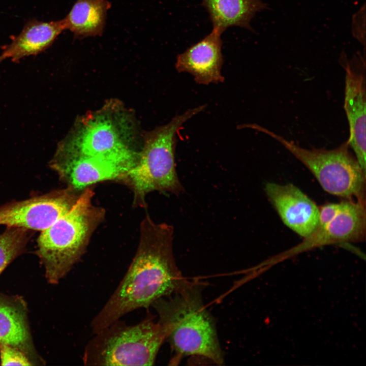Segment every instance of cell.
I'll use <instances>...</instances> for the list:
<instances>
[{
  "mask_svg": "<svg viewBox=\"0 0 366 366\" xmlns=\"http://www.w3.org/2000/svg\"><path fill=\"white\" fill-rule=\"evenodd\" d=\"M95 334L83 352L86 365H152L166 340L151 315L133 325L119 319Z\"/></svg>",
  "mask_w": 366,
  "mask_h": 366,
  "instance_id": "5",
  "label": "cell"
},
{
  "mask_svg": "<svg viewBox=\"0 0 366 366\" xmlns=\"http://www.w3.org/2000/svg\"><path fill=\"white\" fill-rule=\"evenodd\" d=\"M365 5L361 8L353 17L352 29L353 36L357 38L363 45H365Z\"/></svg>",
  "mask_w": 366,
  "mask_h": 366,
  "instance_id": "20",
  "label": "cell"
},
{
  "mask_svg": "<svg viewBox=\"0 0 366 366\" xmlns=\"http://www.w3.org/2000/svg\"><path fill=\"white\" fill-rule=\"evenodd\" d=\"M50 166L68 188L82 191L105 180H124L129 169L105 160L67 151L57 148Z\"/></svg>",
  "mask_w": 366,
  "mask_h": 366,
  "instance_id": "11",
  "label": "cell"
},
{
  "mask_svg": "<svg viewBox=\"0 0 366 366\" xmlns=\"http://www.w3.org/2000/svg\"><path fill=\"white\" fill-rule=\"evenodd\" d=\"M94 196L92 188L83 190L72 208L38 237V253L52 284H57L81 259L104 219L105 210L93 203Z\"/></svg>",
  "mask_w": 366,
  "mask_h": 366,
  "instance_id": "3",
  "label": "cell"
},
{
  "mask_svg": "<svg viewBox=\"0 0 366 366\" xmlns=\"http://www.w3.org/2000/svg\"><path fill=\"white\" fill-rule=\"evenodd\" d=\"M2 365H31L27 357L14 346L0 343Z\"/></svg>",
  "mask_w": 366,
  "mask_h": 366,
  "instance_id": "19",
  "label": "cell"
},
{
  "mask_svg": "<svg viewBox=\"0 0 366 366\" xmlns=\"http://www.w3.org/2000/svg\"><path fill=\"white\" fill-rule=\"evenodd\" d=\"M66 29L62 20L49 22L30 20L21 32L4 46L2 55L17 62L24 57L36 55L48 49Z\"/></svg>",
  "mask_w": 366,
  "mask_h": 366,
  "instance_id": "14",
  "label": "cell"
},
{
  "mask_svg": "<svg viewBox=\"0 0 366 366\" xmlns=\"http://www.w3.org/2000/svg\"><path fill=\"white\" fill-rule=\"evenodd\" d=\"M26 231L9 227L0 234V273L22 251L27 241Z\"/></svg>",
  "mask_w": 366,
  "mask_h": 366,
  "instance_id": "18",
  "label": "cell"
},
{
  "mask_svg": "<svg viewBox=\"0 0 366 366\" xmlns=\"http://www.w3.org/2000/svg\"><path fill=\"white\" fill-rule=\"evenodd\" d=\"M201 286L188 281L152 306L172 349L180 357L198 356L217 364L224 362L214 321L202 298Z\"/></svg>",
  "mask_w": 366,
  "mask_h": 366,
  "instance_id": "2",
  "label": "cell"
},
{
  "mask_svg": "<svg viewBox=\"0 0 366 366\" xmlns=\"http://www.w3.org/2000/svg\"><path fill=\"white\" fill-rule=\"evenodd\" d=\"M173 239L172 226L156 223L148 215L145 217L140 224L137 251L128 270L91 322L94 333L129 312L148 308L186 283L188 280L175 263Z\"/></svg>",
  "mask_w": 366,
  "mask_h": 366,
  "instance_id": "1",
  "label": "cell"
},
{
  "mask_svg": "<svg viewBox=\"0 0 366 366\" xmlns=\"http://www.w3.org/2000/svg\"><path fill=\"white\" fill-rule=\"evenodd\" d=\"M221 35L212 29L203 39L178 54L175 64L177 72L192 74L199 84L224 82L221 71L224 62Z\"/></svg>",
  "mask_w": 366,
  "mask_h": 366,
  "instance_id": "13",
  "label": "cell"
},
{
  "mask_svg": "<svg viewBox=\"0 0 366 366\" xmlns=\"http://www.w3.org/2000/svg\"><path fill=\"white\" fill-rule=\"evenodd\" d=\"M111 4L107 0H77L63 20L77 38L101 36Z\"/></svg>",
  "mask_w": 366,
  "mask_h": 366,
  "instance_id": "16",
  "label": "cell"
},
{
  "mask_svg": "<svg viewBox=\"0 0 366 366\" xmlns=\"http://www.w3.org/2000/svg\"><path fill=\"white\" fill-rule=\"evenodd\" d=\"M248 127L282 144L312 172L326 192L365 204L366 173L350 151L348 140L332 149H307L257 124Z\"/></svg>",
  "mask_w": 366,
  "mask_h": 366,
  "instance_id": "6",
  "label": "cell"
},
{
  "mask_svg": "<svg viewBox=\"0 0 366 366\" xmlns=\"http://www.w3.org/2000/svg\"><path fill=\"white\" fill-rule=\"evenodd\" d=\"M28 339L24 313L15 304L0 297V343L17 347L24 345Z\"/></svg>",
  "mask_w": 366,
  "mask_h": 366,
  "instance_id": "17",
  "label": "cell"
},
{
  "mask_svg": "<svg viewBox=\"0 0 366 366\" xmlns=\"http://www.w3.org/2000/svg\"><path fill=\"white\" fill-rule=\"evenodd\" d=\"M201 5L209 14L213 29L221 34L233 26L253 30L250 25L253 18L268 8L262 0H202Z\"/></svg>",
  "mask_w": 366,
  "mask_h": 366,
  "instance_id": "15",
  "label": "cell"
},
{
  "mask_svg": "<svg viewBox=\"0 0 366 366\" xmlns=\"http://www.w3.org/2000/svg\"><path fill=\"white\" fill-rule=\"evenodd\" d=\"M4 59H5V57L2 55H0V63Z\"/></svg>",
  "mask_w": 366,
  "mask_h": 366,
  "instance_id": "21",
  "label": "cell"
},
{
  "mask_svg": "<svg viewBox=\"0 0 366 366\" xmlns=\"http://www.w3.org/2000/svg\"><path fill=\"white\" fill-rule=\"evenodd\" d=\"M205 107L201 105L176 115L167 124L146 135L136 164L123 181L133 192L134 206L146 207V196L152 191L175 195L184 191L176 170V134L186 121Z\"/></svg>",
  "mask_w": 366,
  "mask_h": 366,
  "instance_id": "4",
  "label": "cell"
},
{
  "mask_svg": "<svg viewBox=\"0 0 366 366\" xmlns=\"http://www.w3.org/2000/svg\"><path fill=\"white\" fill-rule=\"evenodd\" d=\"M339 62L345 71L344 107L349 127L347 140L366 173L365 54L358 52L348 59L343 52Z\"/></svg>",
  "mask_w": 366,
  "mask_h": 366,
  "instance_id": "9",
  "label": "cell"
},
{
  "mask_svg": "<svg viewBox=\"0 0 366 366\" xmlns=\"http://www.w3.org/2000/svg\"><path fill=\"white\" fill-rule=\"evenodd\" d=\"M265 191L288 227L303 238L314 231L319 221V208L299 189L292 184L268 182Z\"/></svg>",
  "mask_w": 366,
  "mask_h": 366,
  "instance_id": "12",
  "label": "cell"
},
{
  "mask_svg": "<svg viewBox=\"0 0 366 366\" xmlns=\"http://www.w3.org/2000/svg\"><path fill=\"white\" fill-rule=\"evenodd\" d=\"M328 220L319 221L314 231L297 246L281 255L290 256L311 249L336 243L363 240L366 230L365 204L354 200L340 202L337 213Z\"/></svg>",
  "mask_w": 366,
  "mask_h": 366,
  "instance_id": "10",
  "label": "cell"
},
{
  "mask_svg": "<svg viewBox=\"0 0 366 366\" xmlns=\"http://www.w3.org/2000/svg\"><path fill=\"white\" fill-rule=\"evenodd\" d=\"M82 191L67 187L0 207V225L42 231L67 213Z\"/></svg>",
  "mask_w": 366,
  "mask_h": 366,
  "instance_id": "8",
  "label": "cell"
},
{
  "mask_svg": "<svg viewBox=\"0 0 366 366\" xmlns=\"http://www.w3.org/2000/svg\"><path fill=\"white\" fill-rule=\"evenodd\" d=\"M114 105L85 115L78 130L64 140L58 148L74 154L96 158L123 166L129 170L136 164L139 152L129 145Z\"/></svg>",
  "mask_w": 366,
  "mask_h": 366,
  "instance_id": "7",
  "label": "cell"
}]
</instances>
